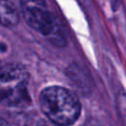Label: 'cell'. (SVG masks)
<instances>
[{
    "mask_svg": "<svg viewBox=\"0 0 126 126\" xmlns=\"http://www.w3.org/2000/svg\"><path fill=\"white\" fill-rule=\"evenodd\" d=\"M39 106L47 120L60 126L74 124L81 114V103L77 95L59 86L48 87L41 92Z\"/></svg>",
    "mask_w": 126,
    "mask_h": 126,
    "instance_id": "1",
    "label": "cell"
},
{
    "mask_svg": "<svg viewBox=\"0 0 126 126\" xmlns=\"http://www.w3.org/2000/svg\"><path fill=\"white\" fill-rule=\"evenodd\" d=\"M29 72L18 63L0 67V104L20 106L30 101Z\"/></svg>",
    "mask_w": 126,
    "mask_h": 126,
    "instance_id": "2",
    "label": "cell"
},
{
    "mask_svg": "<svg viewBox=\"0 0 126 126\" xmlns=\"http://www.w3.org/2000/svg\"><path fill=\"white\" fill-rule=\"evenodd\" d=\"M21 13L28 25L57 45L65 43L60 22L54 17L45 0H21Z\"/></svg>",
    "mask_w": 126,
    "mask_h": 126,
    "instance_id": "3",
    "label": "cell"
},
{
    "mask_svg": "<svg viewBox=\"0 0 126 126\" xmlns=\"http://www.w3.org/2000/svg\"><path fill=\"white\" fill-rule=\"evenodd\" d=\"M20 14L11 0H0V25L4 27L16 26Z\"/></svg>",
    "mask_w": 126,
    "mask_h": 126,
    "instance_id": "4",
    "label": "cell"
},
{
    "mask_svg": "<svg viewBox=\"0 0 126 126\" xmlns=\"http://www.w3.org/2000/svg\"><path fill=\"white\" fill-rule=\"evenodd\" d=\"M117 102V108L119 110L120 116L122 117V120L126 124V92H121L116 99Z\"/></svg>",
    "mask_w": 126,
    "mask_h": 126,
    "instance_id": "5",
    "label": "cell"
},
{
    "mask_svg": "<svg viewBox=\"0 0 126 126\" xmlns=\"http://www.w3.org/2000/svg\"><path fill=\"white\" fill-rule=\"evenodd\" d=\"M36 126H60V125H57V124H55V123H53L47 119H40L37 122Z\"/></svg>",
    "mask_w": 126,
    "mask_h": 126,
    "instance_id": "6",
    "label": "cell"
},
{
    "mask_svg": "<svg viewBox=\"0 0 126 126\" xmlns=\"http://www.w3.org/2000/svg\"><path fill=\"white\" fill-rule=\"evenodd\" d=\"M0 126H11L6 120H4L3 118L0 117Z\"/></svg>",
    "mask_w": 126,
    "mask_h": 126,
    "instance_id": "7",
    "label": "cell"
}]
</instances>
